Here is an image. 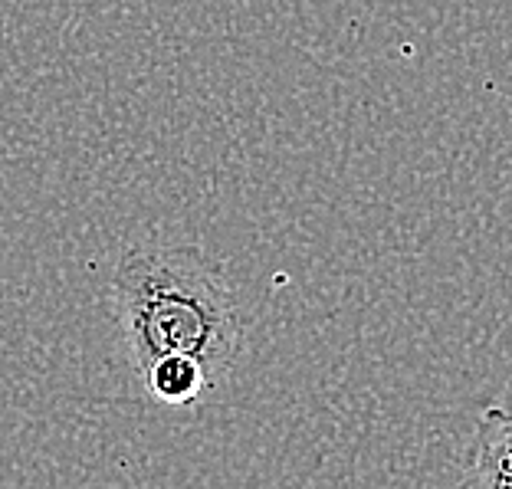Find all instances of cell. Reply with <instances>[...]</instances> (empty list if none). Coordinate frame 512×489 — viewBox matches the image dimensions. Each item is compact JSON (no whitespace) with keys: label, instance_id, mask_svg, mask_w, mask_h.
<instances>
[{"label":"cell","instance_id":"7a4b0ae2","mask_svg":"<svg viewBox=\"0 0 512 489\" xmlns=\"http://www.w3.org/2000/svg\"><path fill=\"white\" fill-rule=\"evenodd\" d=\"M470 486L512 489V411L506 407H486L476 421Z\"/></svg>","mask_w":512,"mask_h":489},{"label":"cell","instance_id":"6da1fadb","mask_svg":"<svg viewBox=\"0 0 512 489\" xmlns=\"http://www.w3.org/2000/svg\"><path fill=\"white\" fill-rule=\"evenodd\" d=\"M115 309L138 371L188 355L220 384L243 345L240 309L224 266L197 247H135L115 270Z\"/></svg>","mask_w":512,"mask_h":489},{"label":"cell","instance_id":"3957f363","mask_svg":"<svg viewBox=\"0 0 512 489\" xmlns=\"http://www.w3.org/2000/svg\"><path fill=\"white\" fill-rule=\"evenodd\" d=\"M145 391L158 404L168 407H188L197 404L204 394H211L217 384L207 375V368L201 362H194L188 355H165L155 358L148 368H142Z\"/></svg>","mask_w":512,"mask_h":489}]
</instances>
